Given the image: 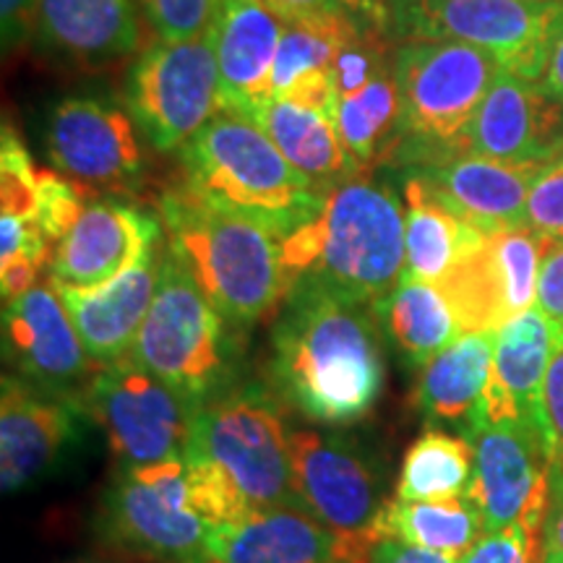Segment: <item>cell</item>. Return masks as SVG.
Returning a JSON list of instances; mask_svg holds the SVG:
<instances>
[{
    "instance_id": "7402d4cb",
    "label": "cell",
    "mask_w": 563,
    "mask_h": 563,
    "mask_svg": "<svg viewBox=\"0 0 563 563\" xmlns=\"http://www.w3.org/2000/svg\"><path fill=\"white\" fill-rule=\"evenodd\" d=\"M285 21L264 0H220L211 19L209 37L214 45L222 84V110L249 112L272 97V70Z\"/></svg>"
},
{
    "instance_id": "3957f363",
    "label": "cell",
    "mask_w": 563,
    "mask_h": 563,
    "mask_svg": "<svg viewBox=\"0 0 563 563\" xmlns=\"http://www.w3.org/2000/svg\"><path fill=\"white\" fill-rule=\"evenodd\" d=\"M167 249L232 327L279 313L292 282L282 264V238L266 224L201 199L191 188L162 196Z\"/></svg>"
},
{
    "instance_id": "5bb4252c",
    "label": "cell",
    "mask_w": 563,
    "mask_h": 563,
    "mask_svg": "<svg viewBox=\"0 0 563 563\" xmlns=\"http://www.w3.org/2000/svg\"><path fill=\"white\" fill-rule=\"evenodd\" d=\"M551 243L530 228L485 232L441 290L452 302L462 334L498 332L506 321L530 311L538 302L540 269Z\"/></svg>"
},
{
    "instance_id": "7a4b0ae2",
    "label": "cell",
    "mask_w": 563,
    "mask_h": 563,
    "mask_svg": "<svg viewBox=\"0 0 563 563\" xmlns=\"http://www.w3.org/2000/svg\"><path fill=\"white\" fill-rule=\"evenodd\" d=\"M282 264L292 285L311 279L342 298L376 306L405 274L402 203L384 183H342L311 222L282 238Z\"/></svg>"
},
{
    "instance_id": "8fae6325",
    "label": "cell",
    "mask_w": 563,
    "mask_h": 563,
    "mask_svg": "<svg viewBox=\"0 0 563 563\" xmlns=\"http://www.w3.org/2000/svg\"><path fill=\"white\" fill-rule=\"evenodd\" d=\"M79 405L102 428L121 467L186 456L196 410L131 355L102 365Z\"/></svg>"
},
{
    "instance_id": "f6af8a7d",
    "label": "cell",
    "mask_w": 563,
    "mask_h": 563,
    "mask_svg": "<svg viewBox=\"0 0 563 563\" xmlns=\"http://www.w3.org/2000/svg\"><path fill=\"white\" fill-rule=\"evenodd\" d=\"M342 3L365 32H376L386 37V24H389V5H386V0H342Z\"/></svg>"
},
{
    "instance_id": "e575fe53",
    "label": "cell",
    "mask_w": 563,
    "mask_h": 563,
    "mask_svg": "<svg viewBox=\"0 0 563 563\" xmlns=\"http://www.w3.org/2000/svg\"><path fill=\"white\" fill-rule=\"evenodd\" d=\"M84 191L87 188L60 175L58 170H40L37 207H34L32 222L37 224L45 241L53 245V251L68 235V230L81 217V211L87 209Z\"/></svg>"
},
{
    "instance_id": "2e32d148",
    "label": "cell",
    "mask_w": 563,
    "mask_h": 563,
    "mask_svg": "<svg viewBox=\"0 0 563 563\" xmlns=\"http://www.w3.org/2000/svg\"><path fill=\"white\" fill-rule=\"evenodd\" d=\"M89 415L74 399L3 376L0 391V485L3 493L32 488L68 460Z\"/></svg>"
},
{
    "instance_id": "4fadbf2b",
    "label": "cell",
    "mask_w": 563,
    "mask_h": 563,
    "mask_svg": "<svg viewBox=\"0 0 563 563\" xmlns=\"http://www.w3.org/2000/svg\"><path fill=\"white\" fill-rule=\"evenodd\" d=\"M467 439L475 446V473L464 496L481 511L485 532L522 525L540 538L553 467L540 422H490Z\"/></svg>"
},
{
    "instance_id": "c3c4849f",
    "label": "cell",
    "mask_w": 563,
    "mask_h": 563,
    "mask_svg": "<svg viewBox=\"0 0 563 563\" xmlns=\"http://www.w3.org/2000/svg\"><path fill=\"white\" fill-rule=\"evenodd\" d=\"M540 563H563L559 555H540Z\"/></svg>"
},
{
    "instance_id": "4316f807",
    "label": "cell",
    "mask_w": 563,
    "mask_h": 563,
    "mask_svg": "<svg viewBox=\"0 0 563 563\" xmlns=\"http://www.w3.org/2000/svg\"><path fill=\"white\" fill-rule=\"evenodd\" d=\"M496 332H467L422 365L415 384V405L426 420L473 431L493 368Z\"/></svg>"
},
{
    "instance_id": "60d3db41",
    "label": "cell",
    "mask_w": 563,
    "mask_h": 563,
    "mask_svg": "<svg viewBox=\"0 0 563 563\" xmlns=\"http://www.w3.org/2000/svg\"><path fill=\"white\" fill-rule=\"evenodd\" d=\"M538 308L563 332V243L551 245L540 269Z\"/></svg>"
},
{
    "instance_id": "603a6c76",
    "label": "cell",
    "mask_w": 563,
    "mask_h": 563,
    "mask_svg": "<svg viewBox=\"0 0 563 563\" xmlns=\"http://www.w3.org/2000/svg\"><path fill=\"white\" fill-rule=\"evenodd\" d=\"M559 336L561 329L540 308H530L498 329L490 378L473 431L490 422L538 420L540 391Z\"/></svg>"
},
{
    "instance_id": "e0dca14e",
    "label": "cell",
    "mask_w": 563,
    "mask_h": 563,
    "mask_svg": "<svg viewBox=\"0 0 563 563\" xmlns=\"http://www.w3.org/2000/svg\"><path fill=\"white\" fill-rule=\"evenodd\" d=\"M45 150L55 170L84 188H125L144 173L131 118L89 97L55 104L45 123Z\"/></svg>"
},
{
    "instance_id": "cb8c5ba5",
    "label": "cell",
    "mask_w": 563,
    "mask_h": 563,
    "mask_svg": "<svg viewBox=\"0 0 563 563\" xmlns=\"http://www.w3.org/2000/svg\"><path fill=\"white\" fill-rule=\"evenodd\" d=\"M209 563H357L336 534L302 506L256 509L214 534Z\"/></svg>"
},
{
    "instance_id": "6da1fadb",
    "label": "cell",
    "mask_w": 563,
    "mask_h": 563,
    "mask_svg": "<svg viewBox=\"0 0 563 563\" xmlns=\"http://www.w3.org/2000/svg\"><path fill=\"white\" fill-rule=\"evenodd\" d=\"M386 365L373 306L298 279L272 329L266 386L287 410L327 428L363 422L384 394Z\"/></svg>"
},
{
    "instance_id": "ab89813d",
    "label": "cell",
    "mask_w": 563,
    "mask_h": 563,
    "mask_svg": "<svg viewBox=\"0 0 563 563\" xmlns=\"http://www.w3.org/2000/svg\"><path fill=\"white\" fill-rule=\"evenodd\" d=\"M538 548V534L527 532L522 525H514L498 532H485L460 563H534Z\"/></svg>"
},
{
    "instance_id": "d6a6232c",
    "label": "cell",
    "mask_w": 563,
    "mask_h": 563,
    "mask_svg": "<svg viewBox=\"0 0 563 563\" xmlns=\"http://www.w3.org/2000/svg\"><path fill=\"white\" fill-rule=\"evenodd\" d=\"M344 42L350 40L285 24L272 70V97L308 104L336 118L334 60Z\"/></svg>"
},
{
    "instance_id": "f546056e",
    "label": "cell",
    "mask_w": 563,
    "mask_h": 563,
    "mask_svg": "<svg viewBox=\"0 0 563 563\" xmlns=\"http://www.w3.org/2000/svg\"><path fill=\"white\" fill-rule=\"evenodd\" d=\"M485 534L481 511L467 496L441 501H399L384 506L373 527V538L402 540L407 545L462 561Z\"/></svg>"
},
{
    "instance_id": "484cf974",
    "label": "cell",
    "mask_w": 563,
    "mask_h": 563,
    "mask_svg": "<svg viewBox=\"0 0 563 563\" xmlns=\"http://www.w3.org/2000/svg\"><path fill=\"white\" fill-rule=\"evenodd\" d=\"M245 118L262 125L295 170L311 178L321 191H332L363 173L344 150L340 131H336V118L329 112L279 100V97H266Z\"/></svg>"
},
{
    "instance_id": "f35d334b",
    "label": "cell",
    "mask_w": 563,
    "mask_h": 563,
    "mask_svg": "<svg viewBox=\"0 0 563 563\" xmlns=\"http://www.w3.org/2000/svg\"><path fill=\"white\" fill-rule=\"evenodd\" d=\"M538 422L548 454H551V464L563 467V332L555 344L551 365H548L543 391H540Z\"/></svg>"
},
{
    "instance_id": "8992f818",
    "label": "cell",
    "mask_w": 563,
    "mask_h": 563,
    "mask_svg": "<svg viewBox=\"0 0 563 563\" xmlns=\"http://www.w3.org/2000/svg\"><path fill=\"white\" fill-rule=\"evenodd\" d=\"M399 146L394 157L420 167L467 154V136L501 66L452 40H407L394 53Z\"/></svg>"
},
{
    "instance_id": "9a60e30c",
    "label": "cell",
    "mask_w": 563,
    "mask_h": 563,
    "mask_svg": "<svg viewBox=\"0 0 563 563\" xmlns=\"http://www.w3.org/2000/svg\"><path fill=\"white\" fill-rule=\"evenodd\" d=\"M3 352L13 376L53 397L79 402L102 368L89 357L53 279L3 308Z\"/></svg>"
},
{
    "instance_id": "52a82bcc",
    "label": "cell",
    "mask_w": 563,
    "mask_h": 563,
    "mask_svg": "<svg viewBox=\"0 0 563 563\" xmlns=\"http://www.w3.org/2000/svg\"><path fill=\"white\" fill-rule=\"evenodd\" d=\"M282 407L266 384L232 386L194 412L186 462L220 477L253 511L302 506Z\"/></svg>"
},
{
    "instance_id": "d6986e66",
    "label": "cell",
    "mask_w": 563,
    "mask_h": 563,
    "mask_svg": "<svg viewBox=\"0 0 563 563\" xmlns=\"http://www.w3.org/2000/svg\"><path fill=\"white\" fill-rule=\"evenodd\" d=\"M467 152L504 162L551 165L563 157V102L543 81L501 68L467 136Z\"/></svg>"
},
{
    "instance_id": "f1b7e54d",
    "label": "cell",
    "mask_w": 563,
    "mask_h": 563,
    "mask_svg": "<svg viewBox=\"0 0 563 563\" xmlns=\"http://www.w3.org/2000/svg\"><path fill=\"white\" fill-rule=\"evenodd\" d=\"M373 311L389 340L415 365L433 361L462 336L452 302L433 282L402 277L384 300L373 306Z\"/></svg>"
},
{
    "instance_id": "30bf717a",
    "label": "cell",
    "mask_w": 563,
    "mask_h": 563,
    "mask_svg": "<svg viewBox=\"0 0 563 563\" xmlns=\"http://www.w3.org/2000/svg\"><path fill=\"white\" fill-rule=\"evenodd\" d=\"M563 3L431 0L389 21L386 40H452L488 53L509 74L540 81Z\"/></svg>"
},
{
    "instance_id": "8d00e7d4",
    "label": "cell",
    "mask_w": 563,
    "mask_h": 563,
    "mask_svg": "<svg viewBox=\"0 0 563 563\" xmlns=\"http://www.w3.org/2000/svg\"><path fill=\"white\" fill-rule=\"evenodd\" d=\"M285 24L306 26V30L332 34L340 40H355L365 32L342 0H264Z\"/></svg>"
},
{
    "instance_id": "d4e9b609",
    "label": "cell",
    "mask_w": 563,
    "mask_h": 563,
    "mask_svg": "<svg viewBox=\"0 0 563 563\" xmlns=\"http://www.w3.org/2000/svg\"><path fill=\"white\" fill-rule=\"evenodd\" d=\"M34 34L47 51L81 66H108L139 47L133 0H40Z\"/></svg>"
},
{
    "instance_id": "bcb514c9",
    "label": "cell",
    "mask_w": 563,
    "mask_h": 563,
    "mask_svg": "<svg viewBox=\"0 0 563 563\" xmlns=\"http://www.w3.org/2000/svg\"><path fill=\"white\" fill-rule=\"evenodd\" d=\"M540 81H543V87L551 91L555 100L563 102V13H561L559 26H555L553 45L545 63V74Z\"/></svg>"
},
{
    "instance_id": "ac0fdd59",
    "label": "cell",
    "mask_w": 563,
    "mask_h": 563,
    "mask_svg": "<svg viewBox=\"0 0 563 563\" xmlns=\"http://www.w3.org/2000/svg\"><path fill=\"white\" fill-rule=\"evenodd\" d=\"M159 232L162 224L152 211L110 199L91 201L55 245L47 272L63 285H108L157 251Z\"/></svg>"
},
{
    "instance_id": "277c9868",
    "label": "cell",
    "mask_w": 563,
    "mask_h": 563,
    "mask_svg": "<svg viewBox=\"0 0 563 563\" xmlns=\"http://www.w3.org/2000/svg\"><path fill=\"white\" fill-rule=\"evenodd\" d=\"M186 188L285 238L311 222L329 191L295 170L262 125L220 110L180 150Z\"/></svg>"
},
{
    "instance_id": "b9f144b4",
    "label": "cell",
    "mask_w": 563,
    "mask_h": 563,
    "mask_svg": "<svg viewBox=\"0 0 563 563\" xmlns=\"http://www.w3.org/2000/svg\"><path fill=\"white\" fill-rule=\"evenodd\" d=\"M540 555L563 559V467H551V488H548V509L540 532Z\"/></svg>"
},
{
    "instance_id": "1f68e13d",
    "label": "cell",
    "mask_w": 563,
    "mask_h": 563,
    "mask_svg": "<svg viewBox=\"0 0 563 563\" xmlns=\"http://www.w3.org/2000/svg\"><path fill=\"white\" fill-rule=\"evenodd\" d=\"M475 473V446L467 435L426 428L405 452L394 498L441 501L467 493Z\"/></svg>"
},
{
    "instance_id": "ee69618b",
    "label": "cell",
    "mask_w": 563,
    "mask_h": 563,
    "mask_svg": "<svg viewBox=\"0 0 563 563\" xmlns=\"http://www.w3.org/2000/svg\"><path fill=\"white\" fill-rule=\"evenodd\" d=\"M40 0H0V16H3L5 45H19L34 30V13Z\"/></svg>"
},
{
    "instance_id": "4dcf8cb0",
    "label": "cell",
    "mask_w": 563,
    "mask_h": 563,
    "mask_svg": "<svg viewBox=\"0 0 563 563\" xmlns=\"http://www.w3.org/2000/svg\"><path fill=\"white\" fill-rule=\"evenodd\" d=\"M336 131L361 170L397 152L399 89L394 63H384L361 89L336 95Z\"/></svg>"
},
{
    "instance_id": "7bdbcfd3",
    "label": "cell",
    "mask_w": 563,
    "mask_h": 563,
    "mask_svg": "<svg viewBox=\"0 0 563 563\" xmlns=\"http://www.w3.org/2000/svg\"><path fill=\"white\" fill-rule=\"evenodd\" d=\"M368 563H460V561L449 559V555L426 551V548L407 545L402 540L382 538L373 543Z\"/></svg>"
},
{
    "instance_id": "7c38bea8",
    "label": "cell",
    "mask_w": 563,
    "mask_h": 563,
    "mask_svg": "<svg viewBox=\"0 0 563 563\" xmlns=\"http://www.w3.org/2000/svg\"><path fill=\"white\" fill-rule=\"evenodd\" d=\"M125 102L159 152L183 150L222 110L220 66L209 32L152 45L131 68Z\"/></svg>"
},
{
    "instance_id": "83f0119b",
    "label": "cell",
    "mask_w": 563,
    "mask_h": 563,
    "mask_svg": "<svg viewBox=\"0 0 563 563\" xmlns=\"http://www.w3.org/2000/svg\"><path fill=\"white\" fill-rule=\"evenodd\" d=\"M405 274L441 285L485 232L462 220L418 173L405 180Z\"/></svg>"
},
{
    "instance_id": "74e56055",
    "label": "cell",
    "mask_w": 563,
    "mask_h": 563,
    "mask_svg": "<svg viewBox=\"0 0 563 563\" xmlns=\"http://www.w3.org/2000/svg\"><path fill=\"white\" fill-rule=\"evenodd\" d=\"M527 228L551 245L563 243V157L534 178L527 196Z\"/></svg>"
},
{
    "instance_id": "d590c367",
    "label": "cell",
    "mask_w": 563,
    "mask_h": 563,
    "mask_svg": "<svg viewBox=\"0 0 563 563\" xmlns=\"http://www.w3.org/2000/svg\"><path fill=\"white\" fill-rule=\"evenodd\" d=\"M162 42H188L209 32L220 0H141Z\"/></svg>"
},
{
    "instance_id": "44dd1931",
    "label": "cell",
    "mask_w": 563,
    "mask_h": 563,
    "mask_svg": "<svg viewBox=\"0 0 563 563\" xmlns=\"http://www.w3.org/2000/svg\"><path fill=\"white\" fill-rule=\"evenodd\" d=\"M159 269L162 253L154 251L131 272L100 287H74L53 279L91 361L112 365L131 355L150 313Z\"/></svg>"
},
{
    "instance_id": "9c48e42d",
    "label": "cell",
    "mask_w": 563,
    "mask_h": 563,
    "mask_svg": "<svg viewBox=\"0 0 563 563\" xmlns=\"http://www.w3.org/2000/svg\"><path fill=\"white\" fill-rule=\"evenodd\" d=\"M290 449L300 504L347 545L352 559L368 563L373 527L389 504L382 460L340 428H295Z\"/></svg>"
},
{
    "instance_id": "ba28073f",
    "label": "cell",
    "mask_w": 563,
    "mask_h": 563,
    "mask_svg": "<svg viewBox=\"0 0 563 563\" xmlns=\"http://www.w3.org/2000/svg\"><path fill=\"white\" fill-rule=\"evenodd\" d=\"M97 532L112 551L144 563H209L217 534L191 501L186 456L118 470Z\"/></svg>"
},
{
    "instance_id": "5b68a950",
    "label": "cell",
    "mask_w": 563,
    "mask_h": 563,
    "mask_svg": "<svg viewBox=\"0 0 563 563\" xmlns=\"http://www.w3.org/2000/svg\"><path fill=\"white\" fill-rule=\"evenodd\" d=\"M131 357L194 410L243 382L238 327L211 306L170 249L162 253L157 290Z\"/></svg>"
},
{
    "instance_id": "f907efd6",
    "label": "cell",
    "mask_w": 563,
    "mask_h": 563,
    "mask_svg": "<svg viewBox=\"0 0 563 563\" xmlns=\"http://www.w3.org/2000/svg\"><path fill=\"white\" fill-rule=\"evenodd\" d=\"M70 563H102V561H70Z\"/></svg>"
},
{
    "instance_id": "ffe728a7",
    "label": "cell",
    "mask_w": 563,
    "mask_h": 563,
    "mask_svg": "<svg viewBox=\"0 0 563 563\" xmlns=\"http://www.w3.org/2000/svg\"><path fill=\"white\" fill-rule=\"evenodd\" d=\"M548 165L456 154L415 170L449 209L483 232L527 224V196Z\"/></svg>"
},
{
    "instance_id": "7dc6e473",
    "label": "cell",
    "mask_w": 563,
    "mask_h": 563,
    "mask_svg": "<svg viewBox=\"0 0 563 563\" xmlns=\"http://www.w3.org/2000/svg\"><path fill=\"white\" fill-rule=\"evenodd\" d=\"M420 3H431V0H386V5H389V21L397 19L399 13L415 9V5H420ZM386 30H389V24H386Z\"/></svg>"
},
{
    "instance_id": "836d02e7",
    "label": "cell",
    "mask_w": 563,
    "mask_h": 563,
    "mask_svg": "<svg viewBox=\"0 0 563 563\" xmlns=\"http://www.w3.org/2000/svg\"><path fill=\"white\" fill-rule=\"evenodd\" d=\"M40 167H34L24 139L11 123L0 133V207L3 214L32 220L37 207Z\"/></svg>"
},
{
    "instance_id": "681fc988",
    "label": "cell",
    "mask_w": 563,
    "mask_h": 563,
    "mask_svg": "<svg viewBox=\"0 0 563 563\" xmlns=\"http://www.w3.org/2000/svg\"><path fill=\"white\" fill-rule=\"evenodd\" d=\"M532 3H563V0H532Z\"/></svg>"
}]
</instances>
